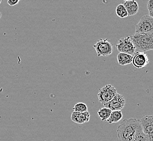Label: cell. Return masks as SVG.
I'll return each instance as SVG.
<instances>
[{
    "label": "cell",
    "instance_id": "cell-1",
    "mask_svg": "<svg viewBox=\"0 0 153 141\" xmlns=\"http://www.w3.org/2000/svg\"><path fill=\"white\" fill-rule=\"evenodd\" d=\"M141 128L138 119H124L117 129L119 141H133L137 130Z\"/></svg>",
    "mask_w": 153,
    "mask_h": 141
},
{
    "label": "cell",
    "instance_id": "cell-2",
    "mask_svg": "<svg viewBox=\"0 0 153 141\" xmlns=\"http://www.w3.org/2000/svg\"><path fill=\"white\" fill-rule=\"evenodd\" d=\"M130 38L135 47L136 52L146 53L153 50V33L148 34L135 33Z\"/></svg>",
    "mask_w": 153,
    "mask_h": 141
},
{
    "label": "cell",
    "instance_id": "cell-3",
    "mask_svg": "<svg viewBox=\"0 0 153 141\" xmlns=\"http://www.w3.org/2000/svg\"><path fill=\"white\" fill-rule=\"evenodd\" d=\"M98 56H106L113 52V45L108 39H100L93 45Z\"/></svg>",
    "mask_w": 153,
    "mask_h": 141
},
{
    "label": "cell",
    "instance_id": "cell-4",
    "mask_svg": "<svg viewBox=\"0 0 153 141\" xmlns=\"http://www.w3.org/2000/svg\"><path fill=\"white\" fill-rule=\"evenodd\" d=\"M135 33L142 34L153 33V17L149 15L143 16L135 26Z\"/></svg>",
    "mask_w": 153,
    "mask_h": 141
},
{
    "label": "cell",
    "instance_id": "cell-5",
    "mask_svg": "<svg viewBox=\"0 0 153 141\" xmlns=\"http://www.w3.org/2000/svg\"><path fill=\"white\" fill-rule=\"evenodd\" d=\"M117 94L116 88L111 85L108 84L100 89L97 97L100 103L104 105L111 100Z\"/></svg>",
    "mask_w": 153,
    "mask_h": 141
},
{
    "label": "cell",
    "instance_id": "cell-6",
    "mask_svg": "<svg viewBox=\"0 0 153 141\" xmlns=\"http://www.w3.org/2000/svg\"><path fill=\"white\" fill-rule=\"evenodd\" d=\"M116 47L120 53H127L133 56L136 53L135 47L133 44L130 36H127L120 39Z\"/></svg>",
    "mask_w": 153,
    "mask_h": 141
},
{
    "label": "cell",
    "instance_id": "cell-7",
    "mask_svg": "<svg viewBox=\"0 0 153 141\" xmlns=\"http://www.w3.org/2000/svg\"><path fill=\"white\" fill-rule=\"evenodd\" d=\"M126 104V100L124 97L121 94H117L109 102L104 104L105 108L110 109L111 111L121 110L123 109Z\"/></svg>",
    "mask_w": 153,
    "mask_h": 141
},
{
    "label": "cell",
    "instance_id": "cell-8",
    "mask_svg": "<svg viewBox=\"0 0 153 141\" xmlns=\"http://www.w3.org/2000/svg\"><path fill=\"white\" fill-rule=\"evenodd\" d=\"M149 60L146 53L136 52L133 56L132 64L135 68H143L149 63Z\"/></svg>",
    "mask_w": 153,
    "mask_h": 141
},
{
    "label": "cell",
    "instance_id": "cell-9",
    "mask_svg": "<svg viewBox=\"0 0 153 141\" xmlns=\"http://www.w3.org/2000/svg\"><path fill=\"white\" fill-rule=\"evenodd\" d=\"M138 121L143 132L153 137V116H146Z\"/></svg>",
    "mask_w": 153,
    "mask_h": 141
},
{
    "label": "cell",
    "instance_id": "cell-10",
    "mask_svg": "<svg viewBox=\"0 0 153 141\" xmlns=\"http://www.w3.org/2000/svg\"><path fill=\"white\" fill-rule=\"evenodd\" d=\"M90 117V115L88 111L85 112L74 111L71 116V120L74 123L79 124H82L88 122Z\"/></svg>",
    "mask_w": 153,
    "mask_h": 141
},
{
    "label": "cell",
    "instance_id": "cell-11",
    "mask_svg": "<svg viewBox=\"0 0 153 141\" xmlns=\"http://www.w3.org/2000/svg\"><path fill=\"white\" fill-rule=\"evenodd\" d=\"M123 4L126 9L128 16H134L137 13L139 9V6L135 0L125 1Z\"/></svg>",
    "mask_w": 153,
    "mask_h": 141
},
{
    "label": "cell",
    "instance_id": "cell-12",
    "mask_svg": "<svg viewBox=\"0 0 153 141\" xmlns=\"http://www.w3.org/2000/svg\"><path fill=\"white\" fill-rule=\"evenodd\" d=\"M133 58V56L129 54L120 53L117 56V60L119 65L125 66L130 64L132 62Z\"/></svg>",
    "mask_w": 153,
    "mask_h": 141
},
{
    "label": "cell",
    "instance_id": "cell-13",
    "mask_svg": "<svg viewBox=\"0 0 153 141\" xmlns=\"http://www.w3.org/2000/svg\"><path fill=\"white\" fill-rule=\"evenodd\" d=\"M133 141H153V137L144 134L141 127L137 130Z\"/></svg>",
    "mask_w": 153,
    "mask_h": 141
},
{
    "label": "cell",
    "instance_id": "cell-14",
    "mask_svg": "<svg viewBox=\"0 0 153 141\" xmlns=\"http://www.w3.org/2000/svg\"><path fill=\"white\" fill-rule=\"evenodd\" d=\"M123 117V114L121 110L112 111L108 119L106 121L110 124L116 123L121 121Z\"/></svg>",
    "mask_w": 153,
    "mask_h": 141
},
{
    "label": "cell",
    "instance_id": "cell-15",
    "mask_svg": "<svg viewBox=\"0 0 153 141\" xmlns=\"http://www.w3.org/2000/svg\"><path fill=\"white\" fill-rule=\"evenodd\" d=\"M111 111L110 109L104 107L100 109L97 112V114L102 121H105L108 119Z\"/></svg>",
    "mask_w": 153,
    "mask_h": 141
},
{
    "label": "cell",
    "instance_id": "cell-16",
    "mask_svg": "<svg viewBox=\"0 0 153 141\" xmlns=\"http://www.w3.org/2000/svg\"><path fill=\"white\" fill-rule=\"evenodd\" d=\"M116 13L119 18H125L128 16L126 9L123 4H120L116 7Z\"/></svg>",
    "mask_w": 153,
    "mask_h": 141
},
{
    "label": "cell",
    "instance_id": "cell-17",
    "mask_svg": "<svg viewBox=\"0 0 153 141\" xmlns=\"http://www.w3.org/2000/svg\"><path fill=\"white\" fill-rule=\"evenodd\" d=\"M88 106L85 104L83 103H76V104L74 106L73 108L74 111L78 112H85L88 111Z\"/></svg>",
    "mask_w": 153,
    "mask_h": 141
},
{
    "label": "cell",
    "instance_id": "cell-18",
    "mask_svg": "<svg viewBox=\"0 0 153 141\" xmlns=\"http://www.w3.org/2000/svg\"><path fill=\"white\" fill-rule=\"evenodd\" d=\"M148 11L149 12V15L153 16V0H149L147 4Z\"/></svg>",
    "mask_w": 153,
    "mask_h": 141
},
{
    "label": "cell",
    "instance_id": "cell-19",
    "mask_svg": "<svg viewBox=\"0 0 153 141\" xmlns=\"http://www.w3.org/2000/svg\"><path fill=\"white\" fill-rule=\"evenodd\" d=\"M20 0H8L7 3L9 4V6L13 7L18 4L19 2H20Z\"/></svg>",
    "mask_w": 153,
    "mask_h": 141
},
{
    "label": "cell",
    "instance_id": "cell-20",
    "mask_svg": "<svg viewBox=\"0 0 153 141\" xmlns=\"http://www.w3.org/2000/svg\"><path fill=\"white\" fill-rule=\"evenodd\" d=\"M1 17H2V14H1V13L0 12V19L1 18Z\"/></svg>",
    "mask_w": 153,
    "mask_h": 141
},
{
    "label": "cell",
    "instance_id": "cell-21",
    "mask_svg": "<svg viewBox=\"0 0 153 141\" xmlns=\"http://www.w3.org/2000/svg\"><path fill=\"white\" fill-rule=\"evenodd\" d=\"M1 2H2V0H0V4L1 3Z\"/></svg>",
    "mask_w": 153,
    "mask_h": 141
},
{
    "label": "cell",
    "instance_id": "cell-22",
    "mask_svg": "<svg viewBox=\"0 0 153 141\" xmlns=\"http://www.w3.org/2000/svg\"><path fill=\"white\" fill-rule=\"evenodd\" d=\"M125 1H131V0H124Z\"/></svg>",
    "mask_w": 153,
    "mask_h": 141
}]
</instances>
